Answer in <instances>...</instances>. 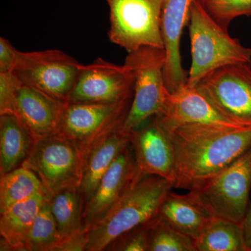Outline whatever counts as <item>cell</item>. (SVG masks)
<instances>
[{"label": "cell", "instance_id": "cell-1", "mask_svg": "<svg viewBox=\"0 0 251 251\" xmlns=\"http://www.w3.org/2000/svg\"><path fill=\"white\" fill-rule=\"evenodd\" d=\"M165 127L173 144L176 189L199 191L251 147V128Z\"/></svg>", "mask_w": 251, "mask_h": 251}, {"label": "cell", "instance_id": "cell-2", "mask_svg": "<svg viewBox=\"0 0 251 251\" xmlns=\"http://www.w3.org/2000/svg\"><path fill=\"white\" fill-rule=\"evenodd\" d=\"M173 188V183L168 180L138 170L121 198L90 227L87 251L106 250L122 236L154 219Z\"/></svg>", "mask_w": 251, "mask_h": 251}, {"label": "cell", "instance_id": "cell-3", "mask_svg": "<svg viewBox=\"0 0 251 251\" xmlns=\"http://www.w3.org/2000/svg\"><path fill=\"white\" fill-rule=\"evenodd\" d=\"M191 66L187 85L196 86L209 73L237 64H251V49L229 35L203 9L198 0L191 6L189 23Z\"/></svg>", "mask_w": 251, "mask_h": 251}, {"label": "cell", "instance_id": "cell-4", "mask_svg": "<svg viewBox=\"0 0 251 251\" xmlns=\"http://www.w3.org/2000/svg\"><path fill=\"white\" fill-rule=\"evenodd\" d=\"M164 49L143 46L127 54L125 64L134 75L133 100L122 129L130 134L161 112L168 90L164 78Z\"/></svg>", "mask_w": 251, "mask_h": 251}, {"label": "cell", "instance_id": "cell-5", "mask_svg": "<svg viewBox=\"0 0 251 251\" xmlns=\"http://www.w3.org/2000/svg\"><path fill=\"white\" fill-rule=\"evenodd\" d=\"M85 162L78 145L54 134L35 140L22 166L36 173L51 198L65 188L80 186Z\"/></svg>", "mask_w": 251, "mask_h": 251}, {"label": "cell", "instance_id": "cell-6", "mask_svg": "<svg viewBox=\"0 0 251 251\" xmlns=\"http://www.w3.org/2000/svg\"><path fill=\"white\" fill-rule=\"evenodd\" d=\"M108 38L128 53L143 46L164 49L161 21L163 0H105Z\"/></svg>", "mask_w": 251, "mask_h": 251}, {"label": "cell", "instance_id": "cell-7", "mask_svg": "<svg viewBox=\"0 0 251 251\" xmlns=\"http://www.w3.org/2000/svg\"><path fill=\"white\" fill-rule=\"evenodd\" d=\"M133 97L114 103L66 102L58 134L78 145L86 160L96 145L123 126Z\"/></svg>", "mask_w": 251, "mask_h": 251}, {"label": "cell", "instance_id": "cell-8", "mask_svg": "<svg viewBox=\"0 0 251 251\" xmlns=\"http://www.w3.org/2000/svg\"><path fill=\"white\" fill-rule=\"evenodd\" d=\"M82 66L59 50L18 51L13 73L23 85L67 102Z\"/></svg>", "mask_w": 251, "mask_h": 251}, {"label": "cell", "instance_id": "cell-9", "mask_svg": "<svg viewBox=\"0 0 251 251\" xmlns=\"http://www.w3.org/2000/svg\"><path fill=\"white\" fill-rule=\"evenodd\" d=\"M251 147L196 191L215 217L242 224L251 204Z\"/></svg>", "mask_w": 251, "mask_h": 251}, {"label": "cell", "instance_id": "cell-10", "mask_svg": "<svg viewBox=\"0 0 251 251\" xmlns=\"http://www.w3.org/2000/svg\"><path fill=\"white\" fill-rule=\"evenodd\" d=\"M222 115L251 128V64L225 66L194 86Z\"/></svg>", "mask_w": 251, "mask_h": 251}, {"label": "cell", "instance_id": "cell-11", "mask_svg": "<svg viewBox=\"0 0 251 251\" xmlns=\"http://www.w3.org/2000/svg\"><path fill=\"white\" fill-rule=\"evenodd\" d=\"M134 75L125 64L102 58L82 64L68 103H114L132 97Z\"/></svg>", "mask_w": 251, "mask_h": 251}, {"label": "cell", "instance_id": "cell-12", "mask_svg": "<svg viewBox=\"0 0 251 251\" xmlns=\"http://www.w3.org/2000/svg\"><path fill=\"white\" fill-rule=\"evenodd\" d=\"M130 146L138 171L175 183L173 144L168 130L157 115L130 132Z\"/></svg>", "mask_w": 251, "mask_h": 251}, {"label": "cell", "instance_id": "cell-13", "mask_svg": "<svg viewBox=\"0 0 251 251\" xmlns=\"http://www.w3.org/2000/svg\"><path fill=\"white\" fill-rule=\"evenodd\" d=\"M166 127L184 125L214 126L229 129H246L221 113L194 86L168 92L161 112L157 115Z\"/></svg>", "mask_w": 251, "mask_h": 251}, {"label": "cell", "instance_id": "cell-14", "mask_svg": "<svg viewBox=\"0 0 251 251\" xmlns=\"http://www.w3.org/2000/svg\"><path fill=\"white\" fill-rule=\"evenodd\" d=\"M138 172L130 143L112 163L83 206L84 226L90 229L121 198Z\"/></svg>", "mask_w": 251, "mask_h": 251}, {"label": "cell", "instance_id": "cell-15", "mask_svg": "<svg viewBox=\"0 0 251 251\" xmlns=\"http://www.w3.org/2000/svg\"><path fill=\"white\" fill-rule=\"evenodd\" d=\"M193 0H163L161 27L166 63L164 78L171 93L187 84L188 73L181 65L180 41L184 27L189 23Z\"/></svg>", "mask_w": 251, "mask_h": 251}, {"label": "cell", "instance_id": "cell-16", "mask_svg": "<svg viewBox=\"0 0 251 251\" xmlns=\"http://www.w3.org/2000/svg\"><path fill=\"white\" fill-rule=\"evenodd\" d=\"M66 102L23 85L18 87L14 114L34 141L58 134Z\"/></svg>", "mask_w": 251, "mask_h": 251}, {"label": "cell", "instance_id": "cell-17", "mask_svg": "<svg viewBox=\"0 0 251 251\" xmlns=\"http://www.w3.org/2000/svg\"><path fill=\"white\" fill-rule=\"evenodd\" d=\"M158 214L170 225L197 240L215 216L202 202L196 191L184 195L170 192L162 203Z\"/></svg>", "mask_w": 251, "mask_h": 251}, {"label": "cell", "instance_id": "cell-18", "mask_svg": "<svg viewBox=\"0 0 251 251\" xmlns=\"http://www.w3.org/2000/svg\"><path fill=\"white\" fill-rule=\"evenodd\" d=\"M122 128L99 142L87 154L79 186L83 206L112 163L130 143V134Z\"/></svg>", "mask_w": 251, "mask_h": 251}, {"label": "cell", "instance_id": "cell-19", "mask_svg": "<svg viewBox=\"0 0 251 251\" xmlns=\"http://www.w3.org/2000/svg\"><path fill=\"white\" fill-rule=\"evenodd\" d=\"M48 198L45 191H42L1 214V251H24L29 229Z\"/></svg>", "mask_w": 251, "mask_h": 251}, {"label": "cell", "instance_id": "cell-20", "mask_svg": "<svg viewBox=\"0 0 251 251\" xmlns=\"http://www.w3.org/2000/svg\"><path fill=\"white\" fill-rule=\"evenodd\" d=\"M34 142L14 114L0 115V175L22 166Z\"/></svg>", "mask_w": 251, "mask_h": 251}, {"label": "cell", "instance_id": "cell-21", "mask_svg": "<svg viewBox=\"0 0 251 251\" xmlns=\"http://www.w3.org/2000/svg\"><path fill=\"white\" fill-rule=\"evenodd\" d=\"M50 204L59 240L86 228L82 219L83 203L78 186L65 188L56 193L50 198Z\"/></svg>", "mask_w": 251, "mask_h": 251}, {"label": "cell", "instance_id": "cell-22", "mask_svg": "<svg viewBox=\"0 0 251 251\" xmlns=\"http://www.w3.org/2000/svg\"><path fill=\"white\" fill-rule=\"evenodd\" d=\"M197 251H247L242 224L214 217L195 241Z\"/></svg>", "mask_w": 251, "mask_h": 251}, {"label": "cell", "instance_id": "cell-23", "mask_svg": "<svg viewBox=\"0 0 251 251\" xmlns=\"http://www.w3.org/2000/svg\"><path fill=\"white\" fill-rule=\"evenodd\" d=\"M42 191L45 190L39 176L26 167L21 166L1 175L0 214Z\"/></svg>", "mask_w": 251, "mask_h": 251}, {"label": "cell", "instance_id": "cell-24", "mask_svg": "<svg viewBox=\"0 0 251 251\" xmlns=\"http://www.w3.org/2000/svg\"><path fill=\"white\" fill-rule=\"evenodd\" d=\"M149 251H197L195 241L165 221L159 214L149 224Z\"/></svg>", "mask_w": 251, "mask_h": 251}, {"label": "cell", "instance_id": "cell-25", "mask_svg": "<svg viewBox=\"0 0 251 251\" xmlns=\"http://www.w3.org/2000/svg\"><path fill=\"white\" fill-rule=\"evenodd\" d=\"M59 240L57 224L48 198L29 229L24 251H52Z\"/></svg>", "mask_w": 251, "mask_h": 251}, {"label": "cell", "instance_id": "cell-26", "mask_svg": "<svg viewBox=\"0 0 251 251\" xmlns=\"http://www.w3.org/2000/svg\"><path fill=\"white\" fill-rule=\"evenodd\" d=\"M206 13L221 27L228 29L233 20L251 16V0H198Z\"/></svg>", "mask_w": 251, "mask_h": 251}, {"label": "cell", "instance_id": "cell-27", "mask_svg": "<svg viewBox=\"0 0 251 251\" xmlns=\"http://www.w3.org/2000/svg\"><path fill=\"white\" fill-rule=\"evenodd\" d=\"M149 224L150 222L119 238L110 245L112 250L149 251Z\"/></svg>", "mask_w": 251, "mask_h": 251}, {"label": "cell", "instance_id": "cell-28", "mask_svg": "<svg viewBox=\"0 0 251 251\" xmlns=\"http://www.w3.org/2000/svg\"><path fill=\"white\" fill-rule=\"evenodd\" d=\"M21 82L13 72H0V115L14 114L15 100Z\"/></svg>", "mask_w": 251, "mask_h": 251}, {"label": "cell", "instance_id": "cell-29", "mask_svg": "<svg viewBox=\"0 0 251 251\" xmlns=\"http://www.w3.org/2000/svg\"><path fill=\"white\" fill-rule=\"evenodd\" d=\"M90 240V229L84 228L61 239L56 244L52 251H87Z\"/></svg>", "mask_w": 251, "mask_h": 251}, {"label": "cell", "instance_id": "cell-30", "mask_svg": "<svg viewBox=\"0 0 251 251\" xmlns=\"http://www.w3.org/2000/svg\"><path fill=\"white\" fill-rule=\"evenodd\" d=\"M18 52L9 40L2 36L0 37V72H13Z\"/></svg>", "mask_w": 251, "mask_h": 251}, {"label": "cell", "instance_id": "cell-31", "mask_svg": "<svg viewBox=\"0 0 251 251\" xmlns=\"http://www.w3.org/2000/svg\"><path fill=\"white\" fill-rule=\"evenodd\" d=\"M244 242L247 251H251V204L242 223Z\"/></svg>", "mask_w": 251, "mask_h": 251}]
</instances>
